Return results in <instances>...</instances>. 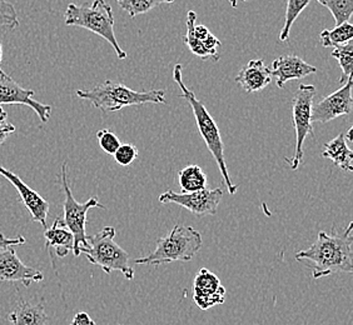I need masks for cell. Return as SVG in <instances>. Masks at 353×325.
I'll return each mask as SVG.
<instances>
[{
  "label": "cell",
  "instance_id": "obj_26",
  "mask_svg": "<svg viewBox=\"0 0 353 325\" xmlns=\"http://www.w3.org/2000/svg\"><path fill=\"white\" fill-rule=\"evenodd\" d=\"M119 7L130 14L132 18H136L139 14H145L152 9L162 4H172L174 0H117Z\"/></svg>",
  "mask_w": 353,
  "mask_h": 325
},
{
  "label": "cell",
  "instance_id": "obj_4",
  "mask_svg": "<svg viewBox=\"0 0 353 325\" xmlns=\"http://www.w3.org/2000/svg\"><path fill=\"white\" fill-rule=\"evenodd\" d=\"M64 21L68 27L84 28L99 35L113 47L119 59L127 58V53L119 47L114 34L113 9L105 0H94L79 6L70 3L64 13Z\"/></svg>",
  "mask_w": 353,
  "mask_h": 325
},
{
  "label": "cell",
  "instance_id": "obj_1",
  "mask_svg": "<svg viewBox=\"0 0 353 325\" xmlns=\"http://www.w3.org/2000/svg\"><path fill=\"white\" fill-rule=\"evenodd\" d=\"M353 223L343 233L327 234L319 231L317 240L296 254V260H308L312 264L313 279L323 278L336 273H353Z\"/></svg>",
  "mask_w": 353,
  "mask_h": 325
},
{
  "label": "cell",
  "instance_id": "obj_8",
  "mask_svg": "<svg viewBox=\"0 0 353 325\" xmlns=\"http://www.w3.org/2000/svg\"><path fill=\"white\" fill-rule=\"evenodd\" d=\"M317 94L314 85L301 84L297 92L293 95L292 120L296 130V150L291 162L293 170L299 168L303 159V144L307 136H314L311 114H312L313 99Z\"/></svg>",
  "mask_w": 353,
  "mask_h": 325
},
{
  "label": "cell",
  "instance_id": "obj_31",
  "mask_svg": "<svg viewBox=\"0 0 353 325\" xmlns=\"http://www.w3.org/2000/svg\"><path fill=\"white\" fill-rule=\"evenodd\" d=\"M27 243L26 238L19 237L17 238H7L3 233H0V249L3 248H8V247H17V245H24Z\"/></svg>",
  "mask_w": 353,
  "mask_h": 325
},
{
  "label": "cell",
  "instance_id": "obj_6",
  "mask_svg": "<svg viewBox=\"0 0 353 325\" xmlns=\"http://www.w3.org/2000/svg\"><path fill=\"white\" fill-rule=\"evenodd\" d=\"M116 229L113 227H105L95 235L88 237V247L81 249L89 263L98 265L104 273L112 274L113 271H121L124 278L134 279V271L130 266V254L114 242Z\"/></svg>",
  "mask_w": 353,
  "mask_h": 325
},
{
  "label": "cell",
  "instance_id": "obj_11",
  "mask_svg": "<svg viewBox=\"0 0 353 325\" xmlns=\"http://www.w3.org/2000/svg\"><path fill=\"white\" fill-rule=\"evenodd\" d=\"M44 279L41 271L24 264L18 257L15 247L0 249V280L3 282H19L24 286L32 283H39Z\"/></svg>",
  "mask_w": 353,
  "mask_h": 325
},
{
  "label": "cell",
  "instance_id": "obj_12",
  "mask_svg": "<svg viewBox=\"0 0 353 325\" xmlns=\"http://www.w3.org/2000/svg\"><path fill=\"white\" fill-rule=\"evenodd\" d=\"M33 95L34 90L23 88L9 75L0 79V105H26L34 110L41 123H47L52 114V107L37 102Z\"/></svg>",
  "mask_w": 353,
  "mask_h": 325
},
{
  "label": "cell",
  "instance_id": "obj_35",
  "mask_svg": "<svg viewBox=\"0 0 353 325\" xmlns=\"http://www.w3.org/2000/svg\"><path fill=\"white\" fill-rule=\"evenodd\" d=\"M243 1H247V0H243Z\"/></svg>",
  "mask_w": 353,
  "mask_h": 325
},
{
  "label": "cell",
  "instance_id": "obj_18",
  "mask_svg": "<svg viewBox=\"0 0 353 325\" xmlns=\"http://www.w3.org/2000/svg\"><path fill=\"white\" fill-rule=\"evenodd\" d=\"M44 238H46L47 248L54 249L57 255L59 258L67 257L69 251H73L74 237L64 227L61 218H57L53 225L46 229Z\"/></svg>",
  "mask_w": 353,
  "mask_h": 325
},
{
  "label": "cell",
  "instance_id": "obj_21",
  "mask_svg": "<svg viewBox=\"0 0 353 325\" xmlns=\"http://www.w3.org/2000/svg\"><path fill=\"white\" fill-rule=\"evenodd\" d=\"M197 21V14L196 12H188L187 17V34L184 35L183 41L187 47L190 48V52L194 55H197L198 58H201L202 61H208L211 59L213 61H219V56L213 54L207 48L204 47L202 41H198L197 38L193 34V28L196 25Z\"/></svg>",
  "mask_w": 353,
  "mask_h": 325
},
{
  "label": "cell",
  "instance_id": "obj_34",
  "mask_svg": "<svg viewBox=\"0 0 353 325\" xmlns=\"http://www.w3.org/2000/svg\"><path fill=\"white\" fill-rule=\"evenodd\" d=\"M230 1V4H231L232 7L237 8V0H228Z\"/></svg>",
  "mask_w": 353,
  "mask_h": 325
},
{
  "label": "cell",
  "instance_id": "obj_32",
  "mask_svg": "<svg viewBox=\"0 0 353 325\" xmlns=\"http://www.w3.org/2000/svg\"><path fill=\"white\" fill-rule=\"evenodd\" d=\"M70 325H95V322L89 317L88 313L81 312L75 314Z\"/></svg>",
  "mask_w": 353,
  "mask_h": 325
},
{
  "label": "cell",
  "instance_id": "obj_3",
  "mask_svg": "<svg viewBox=\"0 0 353 325\" xmlns=\"http://www.w3.org/2000/svg\"><path fill=\"white\" fill-rule=\"evenodd\" d=\"M78 98L90 103L103 113H114L125 107L143 104H167L165 90L136 92L124 84L104 81L88 90H77Z\"/></svg>",
  "mask_w": 353,
  "mask_h": 325
},
{
  "label": "cell",
  "instance_id": "obj_23",
  "mask_svg": "<svg viewBox=\"0 0 353 325\" xmlns=\"http://www.w3.org/2000/svg\"><path fill=\"white\" fill-rule=\"evenodd\" d=\"M332 58L339 61L342 74H341L340 84L343 85L347 81L352 79L353 68V44L352 41L347 43L345 45H340L333 49Z\"/></svg>",
  "mask_w": 353,
  "mask_h": 325
},
{
  "label": "cell",
  "instance_id": "obj_24",
  "mask_svg": "<svg viewBox=\"0 0 353 325\" xmlns=\"http://www.w3.org/2000/svg\"><path fill=\"white\" fill-rule=\"evenodd\" d=\"M311 0H287V8H285V25L281 30L279 41H287L291 34V28L296 19L299 18L301 13L308 7Z\"/></svg>",
  "mask_w": 353,
  "mask_h": 325
},
{
  "label": "cell",
  "instance_id": "obj_5",
  "mask_svg": "<svg viewBox=\"0 0 353 325\" xmlns=\"http://www.w3.org/2000/svg\"><path fill=\"white\" fill-rule=\"evenodd\" d=\"M203 245L202 234L188 225H176L170 234L158 239L154 251L138 258L136 264H170L173 262H190Z\"/></svg>",
  "mask_w": 353,
  "mask_h": 325
},
{
  "label": "cell",
  "instance_id": "obj_33",
  "mask_svg": "<svg viewBox=\"0 0 353 325\" xmlns=\"http://www.w3.org/2000/svg\"><path fill=\"white\" fill-rule=\"evenodd\" d=\"M1 61H3V45H1V43H0V79L7 76V74H6V73L3 72V69H1Z\"/></svg>",
  "mask_w": 353,
  "mask_h": 325
},
{
  "label": "cell",
  "instance_id": "obj_14",
  "mask_svg": "<svg viewBox=\"0 0 353 325\" xmlns=\"http://www.w3.org/2000/svg\"><path fill=\"white\" fill-rule=\"evenodd\" d=\"M0 176L6 178L9 183L13 185L18 191L21 202L26 205L32 220L41 224L43 228L47 229V217L49 213V203L44 198H41L35 190L32 189L28 184L21 180L19 176L14 174L13 171L6 169L0 165Z\"/></svg>",
  "mask_w": 353,
  "mask_h": 325
},
{
  "label": "cell",
  "instance_id": "obj_30",
  "mask_svg": "<svg viewBox=\"0 0 353 325\" xmlns=\"http://www.w3.org/2000/svg\"><path fill=\"white\" fill-rule=\"evenodd\" d=\"M15 132V127L12 123L8 122V113L0 105V147L4 144L9 136Z\"/></svg>",
  "mask_w": 353,
  "mask_h": 325
},
{
  "label": "cell",
  "instance_id": "obj_25",
  "mask_svg": "<svg viewBox=\"0 0 353 325\" xmlns=\"http://www.w3.org/2000/svg\"><path fill=\"white\" fill-rule=\"evenodd\" d=\"M319 4L328 8L334 18L336 27L351 19L353 13V0H317Z\"/></svg>",
  "mask_w": 353,
  "mask_h": 325
},
{
  "label": "cell",
  "instance_id": "obj_20",
  "mask_svg": "<svg viewBox=\"0 0 353 325\" xmlns=\"http://www.w3.org/2000/svg\"><path fill=\"white\" fill-rule=\"evenodd\" d=\"M178 182L182 193H192L207 187V176L199 165L192 164L178 173Z\"/></svg>",
  "mask_w": 353,
  "mask_h": 325
},
{
  "label": "cell",
  "instance_id": "obj_28",
  "mask_svg": "<svg viewBox=\"0 0 353 325\" xmlns=\"http://www.w3.org/2000/svg\"><path fill=\"white\" fill-rule=\"evenodd\" d=\"M97 138L99 142V147L103 151H105L109 156H114L117 149L121 147V140L119 138L110 132L109 129H102L97 133Z\"/></svg>",
  "mask_w": 353,
  "mask_h": 325
},
{
  "label": "cell",
  "instance_id": "obj_13",
  "mask_svg": "<svg viewBox=\"0 0 353 325\" xmlns=\"http://www.w3.org/2000/svg\"><path fill=\"white\" fill-rule=\"evenodd\" d=\"M193 302L199 309L208 311L225 302V288L214 273L202 268L193 280Z\"/></svg>",
  "mask_w": 353,
  "mask_h": 325
},
{
  "label": "cell",
  "instance_id": "obj_16",
  "mask_svg": "<svg viewBox=\"0 0 353 325\" xmlns=\"http://www.w3.org/2000/svg\"><path fill=\"white\" fill-rule=\"evenodd\" d=\"M236 81L241 84L247 93H256L262 89L267 88L272 81L271 70L265 65V61H251L245 68L242 69Z\"/></svg>",
  "mask_w": 353,
  "mask_h": 325
},
{
  "label": "cell",
  "instance_id": "obj_9",
  "mask_svg": "<svg viewBox=\"0 0 353 325\" xmlns=\"http://www.w3.org/2000/svg\"><path fill=\"white\" fill-rule=\"evenodd\" d=\"M223 198V190L207 189L204 188L192 193H176L173 190H167L159 196V202L163 204H176L185 209L190 210L193 214L204 217L214 216L217 213L218 205Z\"/></svg>",
  "mask_w": 353,
  "mask_h": 325
},
{
  "label": "cell",
  "instance_id": "obj_15",
  "mask_svg": "<svg viewBox=\"0 0 353 325\" xmlns=\"http://www.w3.org/2000/svg\"><path fill=\"white\" fill-rule=\"evenodd\" d=\"M271 75L277 78V87L285 88V83L288 81L303 79L308 75L317 73V68L302 61L297 55H282L272 63Z\"/></svg>",
  "mask_w": 353,
  "mask_h": 325
},
{
  "label": "cell",
  "instance_id": "obj_10",
  "mask_svg": "<svg viewBox=\"0 0 353 325\" xmlns=\"http://www.w3.org/2000/svg\"><path fill=\"white\" fill-rule=\"evenodd\" d=\"M352 108V79H350L339 90L312 105L311 122L326 124L336 118L351 114Z\"/></svg>",
  "mask_w": 353,
  "mask_h": 325
},
{
  "label": "cell",
  "instance_id": "obj_2",
  "mask_svg": "<svg viewBox=\"0 0 353 325\" xmlns=\"http://www.w3.org/2000/svg\"><path fill=\"white\" fill-rule=\"evenodd\" d=\"M173 78L178 84V87L182 90L181 98H183L187 102L190 103V107L193 109V114L196 118L198 130L203 138L207 148L210 149L214 160L217 162L218 168L221 170V174H222L225 187L228 189V193L231 196H234L237 193L238 187L232 182L231 176H230V173L227 169V164H225V159H224L223 140H222V136H221L217 123L214 122V119L212 118L210 112L204 107L203 103L198 99L196 94H194V92H192L190 89L187 88V85L184 84L183 69H182L181 64H176V67L173 69Z\"/></svg>",
  "mask_w": 353,
  "mask_h": 325
},
{
  "label": "cell",
  "instance_id": "obj_19",
  "mask_svg": "<svg viewBox=\"0 0 353 325\" xmlns=\"http://www.w3.org/2000/svg\"><path fill=\"white\" fill-rule=\"evenodd\" d=\"M322 156L332 160L339 168L345 171L353 170V151L348 147L343 133H340L331 142L327 143L322 151Z\"/></svg>",
  "mask_w": 353,
  "mask_h": 325
},
{
  "label": "cell",
  "instance_id": "obj_7",
  "mask_svg": "<svg viewBox=\"0 0 353 325\" xmlns=\"http://www.w3.org/2000/svg\"><path fill=\"white\" fill-rule=\"evenodd\" d=\"M61 187L65 194L64 205H63L64 214L61 218V222L64 224V227L73 234L74 237L73 253H74V257H79L81 249L88 247V235H87L85 227H87V214L89 210L93 208H101V209H105V208L98 202L97 198H90L85 203H78L75 200L72 189L69 187L67 162H63L61 165Z\"/></svg>",
  "mask_w": 353,
  "mask_h": 325
},
{
  "label": "cell",
  "instance_id": "obj_27",
  "mask_svg": "<svg viewBox=\"0 0 353 325\" xmlns=\"http://www.w3.org/2000/svg\"><path fill=\"white\" fill-rule=\"evenodd\" d=\"M0 27L15 29L19 27L18 14L13 4L7 0H0Z\"/></svg>",
  "mask_w": 353,
  "mask_h": 325
},
{
  "label": "cell",
  "instance_id": "obj_29",
  "mask_svg": "<svg viewBox=\"0 0 353 325\" xmlns=\"http://www.w3.org/2000/svg\"><path fill=\"white\" fill-rule=\"evenodd\" d=\"M137 158H138V149L136 145L128 144V143L121 144V147L114 153L116 162L122 167H130Z\"/></svg>",
  "mask_w": 353,
  "mask_h": 325
},
{
  "label": "cell",
  "instance_id": "obj_36",
  "mask_svg": "<svg viewBox=\"0 0 353 325\" xmlns=\"http://www.w3.org/2000/svg\"><path fill=\"white\" fill-rule=\"evenodd\" d=\"M118 325H119V324H118Z\"/></svg>",
  "mask_w": 353,
  "mask_h": 325
},
{
  "label": "cell",
  "instance_id": "obj_22",
  "mask_svg": "<svg viewBox=\"0 0 353 325\" xmlns=\"http://www.w3.org/2000/svg\"><path fill=\"white\" fill-rule=\"evenodd\" d=\"M353 27L350 21L343 23L332 30H323L319 35L321 45L325 48H336L345 45L347 43L352 41Z\"/></svg>",
  "mask_w": 353,
  "mask_h": 325
},
{
  "label": "cell",
  "instance_id": "obj_17",
  "mask_svg": "<svg viewBox=\"0 0 353 325\" xmlns=\"http://www.w3.org/2000/svg\"><path fill=\"white\" fill-rule=\"evenodd\" d=\"M7 319L10 325H46L49 315L46 313L43 302L33 304L21 300L13 312L8 314Z\"/></svg>",
  "mask_w": 353,
  "mask_h": 325
}]
</instances>
